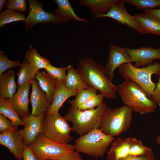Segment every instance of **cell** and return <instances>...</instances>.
<instances>
[{
  "instance_id": "cell-16",
  "label": "cell",
  "mask_w": 160,
  "mask_h": 160,
  "mask_svg": "<svg viewBox=\"0 0 160 160\" xmlns=\"http://www.w3.org/2000/svg\"><path fill=\"white\" fill-rule=\"evenodd\" d=\"M31 84L32 90L30 97L31 114L35 116L45 114L50 105L46 94L40 88L36 79L31 81Z\"/></svg>"
},
{
  "instance_id": "cell-17",
  "label": "cell",
  "mask_w": 160,
  "mask_h": 160,
  "mask_svg": "<svg viewBox=\"0 0 160 160\" xmlns=\"http://www.w3.org/2000/svg\"><path fill=\"white\" fill-rule=\"evenodd\" d=\"M134 137H117L107 151L106 160H119L129 155L130 149Z\"/></svg>"
},
{
  "instance_id": "cell-35",
  "label": "cell",
  "mask_w": 160,
  "mask_h": 160,
  "mask_svg": "<svg viewBox=\"0 0 160 160\" xmlns=\"http://www.w3.org/2000/svg\"><path fill=\"white\" fill-rule=\"evenodd\" d=\"M7 9L22 12L27 11L26 2L25 0H9L6 4Z\"/></svg>"
},
{
  "instance_id": "cell-44",
  "label": "cell",
  "mask_w": 160,
  "mask_h": 160,
  "mask_svg": "<svg viewBox=\"0 0 160 160\" xmlns=\"http://www.w3.org/2000/svg\"><path fill=\"white\" fill-rule=\"evenodd\" d=\"M57 160V159H47V160Z\"/></svg>"
},
{
  "instance_id": "cell-13",
  "label": "cell",
  "mask_w": 160,
  "mask_h": 160,
  "mask_svg": "<svg viewBox=\"0 0 160 160\" xmlns=\"http://www.w3.org/2000/svg\"><path fill=\"white\" fill-rule=\"evenodd\" d=\"M133 65L137 68L145 67L153 63V60L160 59V47L157 48L140 47L137 49L126 47Z\"/></svg>"
},
{
  "instance_id": "cell-29",
  "label": "cell",
  "mask_w": 160,
  "mask_h": 160,
  "mask_svg": "<svg viewBox=\"0 0 160 160\" xmlns=\"http://www.w3.org/2000/svg\"><path fill=\"white\" fill-rule=\"evenodd\" d=\"M25 16L21 12L15 10L7 9L0 14V27L10 23L23 21L25 19Z\"/></svg>"
},
{
  "instance_id": "cell-1",
  "label": "cell",
  "mask_w": 160,
  "mask_h": 160,
  "mask_svg": "<svg viewBox=\"0 0 160 160\" xmlns=\"http://www.w3.org/2000/svg\"><path fill=\"white\" fill-rule=\"evenodd\" d=\"M76 70L89 87L99 91L104 97H116L118 87L107 78L104 67L98 63L90 58H81L78 62Z\"/></svg>"
},
{
  "instance_id": "cell-20",
  "label": "cell",
  "mask_w": 160,
  "mask_h": 160,
  "mask_svg": "<svg viewBox=\"0 0 160 160\" xmlns=\"http://www.w3.org/2000/svg\"><path fill=\"white\" fill-rule=\"evenodd\" d=\"M35 78L40 88L46 94L48 101L51 105L57 90L56 80L45 71H38L36 75Z\"/></svg>"
},
{
  "instance_id": "cell-30",
  "label": "cell",
  "mask_w": 160,
  "mask_h": 160,
  "mask_svg": "<svg viewBox=\"0 0 160 160\" xmlns=\"http://www.w3.org/2000/svg\"><path fill=\"white\" fill-rule=\"evenodd\" d=\"M46 72L55 80L64 83L66 77L67 67L57 68L49 63L44 69Z\"/></svg>"
},
{
  "instance_id": "cell-3",
  "label": "cell",
  "mask_w": 160,
  "mask_h": 160,
  "mask_svg": "<svg viewBox=\"0 0 160 160\" xmlns=\"http://www.w3.org/2000/svg\"><path fill=\"white\" fill-rule=\"evenodd\" d=\"M118 92L125 105L140 115L154 112L157 105L138 85L125 80L118 86Z\"/></svg>"
},
{
  "instance_id": "cell-41",
  "label": "cell",
  "mask_w": 160,
  "mask_h": 160,
  "mask_svg": "<svg viewBox=\"0 0 160 160\" xmlns=\"http://www.w3.org/2000/svg\"><path fill=\"white\" fill-rule=\"evenodd\" d=\"M144 13L160 20V8L148 9L144 10Z\"/></svg>"
},
{
  "instance_id": "cell-19",
  "label": "cell",
  "mask_w": 160,
  "mask_h": 160,
  "mask_svg": "<svg viewBox=\"0 0 160 160\" xmlns=\"http://www.w3.org/2000/svg\"><path fill=\"white\" fill-rule=\"evenodd\" d=\"M117 0H80L79 4L91 9V14L95 17L92 20L107 14Z\"/></svg>"
},
{
  "instance_id": "cell-11",
  "label": "cell",
  "mask_w": 160,
  "mask_h": 160,
  "mask_svg": "<svg viewBox=\"0 0 160 160\" xmlns=\"http://www.w3.org/2000/svg\"><path fill=\"white\" fill-rule=\"evenodd\" d=\"M132 63L131 57L126 47L121 48L112 44L109 46V52L107 63L104 67L105 75L111 81L114 77V71L125 63Z\"/></svg>"
},
{
  "instance_id": "cell-15",
  "label": "cell",
  "mask_w": 160,
  "mask_h": 160,
  "mask_svg": "<svg viewBox=\"0 0 160 160\" xmlns=\"http://www.w3.org/2000/svg\"><path fill=\"white\" fill-rule=\"evenodd\" d=\"M16 128L10 132L0 134V144L7 148L18 160H23L25 144Z\"/></svg>"
},
{
  "instance_id": "cell-2",
  "label": "cell",
  "mask_w": 160,
  "mask_h": 160,
  "mask_svg": "<svg viewBox=\"0 0 160 160\" xmlns=\"http://www.w3.org/2000/svg\"><path fill=\"white\" fill-rule=\"evenodd\" d=\"M108 108L104 102L96 108L81 111L68 108L64 117L72 124V131L80 136L95 129H100L104 114Z\"/></svg>"
},
{
  "instance_id": "cell-21",
  "label": "cell",
  "mask_w": 160,
  "mask_h": 160,
  "mask_svg": "<svg viewBox=\"0 0 160 160\" xmlns=\"http://www.w3.org/2000/svg\"><path fill=\"white\" fill-rule=\"evenodd\" d=\"M15 77V73L13 70L0 75V97L5 99L10 98L16 93L17 86Z\"/></svg>"
},
{
  "instance_id": "cell-12",
  "label": "cell",
  "mask_w": 160,
  "mask_h": 160,
  "mask_svg": "<svg viewBox=\"0 0 160 160\" xmlns=\"http://www.w3.org/2000/svg\"><path fill=\"white\" fill-rule=\"evenodd\" d=\"M45 114L35 116L32 114L21 117L24 128L18 130L25 145L29 147L39 133H42V122Z\"/></svg>"
},
{
  "instance_id": "cell-32",
  "label": "cell",
  "mask_w": 160,
  "mask_h": 160,
  "mask_svg": "<svg viewBox=\"0 0 160 160\" xmlns=\"http://www.w3.org/2000/svg\"><path fill=\"white\" fill-rule=\"evenodd\" d=\"M152 149L144 145L141 141L134 137L130 147L129 155L137 156L145 155L151 151Z\"/></svg>"
},
{
  "instance_id": "cell-9",
  "label": "cell",
  "mask_w": 160,
  "mask_h": 160,
  "mask_svg": "<svg viewBox=\"0 0 160 160\" xmlns=\"http://www.w3.org/2000/svg\"><path fill=\"white\" fill-rule=\"evenodd\" d=\"M29 13L24 21L26 31L31 29L33 25L40 23H52L65 24L68 22L62 17L53 12H47L43 9V2L36 0H28Z\"/></svg>"
},
{
  "instance_id": "cell-28",
  "label": "cell",
  "mask_w": 160,
  "mask_h": 160,
  "mask_svg": "<svg viewBox=\"0 0 160 160\" xmlns=\"http://www.w3.org/2000/svg\"><path fill=\"white\" fill-rule=\"evenodd\" d=\"M97 90L95 88L89 87L87 89L79 91L74 99L68 102L71 105L70 107L73 109H77L81 105L85 103L90 99L96 95Z\"/></svg>"
},
{
  "instance_id": "cell-6",
  "label": "cell",
  "mask_w": 160,
  "mask_h": 160,
  "mask_svg": "<svg viewBox=\"0 0 160 160\" xmlns=\"http://www.w3.org/2000/svg\"><path fill=\"white\" fill-rule=\"evenodd\" d=\"M132 111L125 105L113 108H108L103 117L100 129L108 135L114 137L120 135L130 128Z\"/></svg>"
},
{
  "instance_id": "cell-25",
  "label": "cell",
  "mask_w": 160,
  "mask_h": 160,
  "mask_svg": "<svg viewBox=\"0 0 160 160\" xmlns=\"http://www.w3.org/2000/svg\"><path fill=\"white\" fill-rule=\"evenodd\" d=\"M38 72L25 59L16 73L17 85L20 86L34 79Z\"/></svg>"
},
{
  "instance_id": "cell-27",
  "label": "cell",
  "mask_w": 160,
  "mask_h": 160,
  "mask_svg": "<svg viewBox=\"0 0 160 160\" xmlns=\"http://www.w3.org/2000/svg\"><path fill=\"white\" fill-rule=\"evenodd\" d=\"M25 59L37 72L44 69L50 61L41 56L32 46L30 45L26 52Z\"/></svg>"
},
{
  "instance_id": "cell-14",
  "label": "cell",
  "mask_w": 160,
  "mask_h": 160,
  "mask_svg": "<svg viewBox=\"0 0 160 160\" xmlns=\"http://www.w3.org/2000/svg\"><path fill=\"white\" fill-rule=\"evenodd\" d=\"M31 81L19 86L17 92L12 97L6 99L21 117H26L30 115L28 95Z\"/></svg>"
},
{
  "instance_id": "cell-34",
  "label": "cell",
  "mask_w": 160,
  "mask_h": 160,
  "mask_svg": "<svg viewBox=\"0 0 160 160\" xmlns=\"http://www.w3.org/2000/svg\"><path fill=\"white\" fill-rule=\"evenodd\" d=\"M21 65L19 60L11 61L8 59L3 51H0V75L12 68L20 67Z\"/></svg>"
},
{
  "instance_id": "cell-10",
  "label": "cell",
  "mask_w": 160,
  "mask_h": 160,
  "mask_svg": "<svg viewBox=\"0 0 160 160\" xmlns=\"http://www.w3.org/2000/svg\"><path fill=\"white\" fill-rule=\"evenodd\" d=\"M125 0H117L108 12L99 16L98 18L108 17L119 23L131 28L141 34H144V31L134 16L130 15L125 7Z\"/></svg>"
},
{
  "instance_id": "cell-33",
  "label": "cell",
  "mask_w": 160,
  "mask_h": 160,
  "mask_svg": "<svg viewBox=\"0 0 160 160\" xmlns=\"http://www.w3.org/2000/svg\"><path fill=\"white\" fill-rule=\"evenodd\" d=\"M104 97L101 93L96 94L87 101L80 105L77 109L81 111L91 110L103 103Z\"/></svg>"
},
{
  "instance_id": "cell-37",
  "label": "cell",
  "mask_w": 160,
  "mask_h": 160,
  "mask_svg": "<svg viewBox=\"0 0 160 160\" xmlns=\"http://www.w3.org/2000/svg\"><path fill=\"white\" fill-rule=\"evenodd\" d=\"M119 160H156L154 154L151 152L145 155L134 156L128 155Z\"/></svg>"
},
{
  "instance_id": "cell-24",
  "label": "cell",
  "mask_w": 160,
  "mask_h": 160,
  "mask_svg": "<svg viewBox=\"0 0 160 160\" xmlns=\"http://www.w3.org/2000/svg\"><path fill=\"white\" fill-rule=\"evenodd\" d=\"M58 8L53 12L55 15L63 17L68 22L76 20L84 23L87 22L86 19L80 18L76 14L68 0H55Z\"/></svg>"
},
{
  "instance_id": "cell-7",
  "label": "cell",
  "mask_w": 160,
  "mask_h": 160,
  "mask_svg": "<svg viewBox=\"0 0 160 160\" xmlns=\"http://www.w3.org/2000/svg\"><path fill=\"white\" fill-rule=\"evenodd\" d=\"M38 160L57 159L74 151V146L54 141L39 133L29 146Z\"/></svg>"
},
{
  "instance_id": "cell-31",
  "label": "cell",
  "mask_w": 160,
  "mask_h": 160,
  "mask_svg": "<svg viewBox=\"0 0 160 160\" xmlns=\"http://www.w3.org/2000/svg\"><path fill=\"white\" fill-rule=\"evenodd\" d=\"M137 9L144 10L160 7V0H125Z\"/></svg>"
},
{
  "instance_id": "cell-22",
  "label": "cell",
  "mask_w": 160,
  "mask_h": 160,
  "mask_svg": "<svg viewBox=\"0 0 160 160\" xmlns=\"http://www.w3.org/2000/svg\"><path fill=\"white\" fill-rule=\"evenodd\" d=\"M67 71L64 84L67 89L79 91L89 87L77 70L71 65H69L67 67Z\"/></svg>"
},
{
  "instance_id": "cell-39",
  "label": "cell",
  "mask_w": 160,
  "mask_h": 160,
  "mask_svg": "<svg viewBox=\"0 0 160 160\" xmlns=\"http://www.w3.org/2000/svg\"><path fill=\"white\" fill-rule=\"evenodd\" d=\"M57 160H83L80 153L73 151L66 155L60 158Z\"/></svg>"
},
{
  "instance_id": "cell-43",
  "label": "cell",
  "mask_w": 160,
  "mask_h": 160,
  "mask_svg": "<svg viewBox=\"0 0 160 160\" xmlns=\"http://www.w3.org/2000/svg\"><path fill=\"white\" fill-rule=\"evenodd\" d=\"M156 143L158 145H160V136L157 137L156 140Z\"/></svg>"
},
{
  "instance_id": "cell-23",
  "label": "cell",
  "mask_w": 160,
  "mask_h": 160,
  "mask_svg": "<svg viewBox=\"0 0 160 160\" xmlns=\"http://www.w3.org/2000/svg\"><path fill=\"white\" fill-rule=\"evenodd\" d=\"M142 28L144 34H152L160 36V20L145 13L134 15Z\"/></svg>"
},
{
  "instance_id": "cell-40",
  "label": "cell",
  "mask_w": 160,
  "mask_h": 160,
  "mask_svg": "<svg viewBox=\"0 0 160 160\" xmlns=\"http://www.w3.org/2000/svg\"><path fill=\"white\" fill-rule=\"evenodd\" d=\"M23 160H38L36 156L29 147L25 145L23 155Z\"/></svg>"
},
{
  "instance_id": "cell-26",
  "label": "cell",
  "mask_w": 160,
  "mask_h": 160,
  "mask_svg": "<svg viewBox=\"0 0 160 160\" xmlns=\"http://www.w3.org/2000/svg\"><path fill=\"white\" fill-rule=\"evenodd\" d=\"M0 114L9 119L17 128L18 126H23L21 119L12 105L5 98L2 97H0Z\"/></svg>"
},
{
  "instance_id": "cell-38",
  "label": "cell",
  "mask_w": 160,
  "mask_h": 160,
  "mask_svg": "<svg viewBox=\"0 0 160 160\" xmlns=\"http://www.w3.org/2000/svg\"><path fill=\"white\" fill-rule=\"evenodd\" d=\"M151 97V100L157 105L160 106V75L158 81Z\"/></svg>"
},
{
  "instance_id": "cell-4",
  "label": "cell",
  "mask_w": 160,
  "mask_h": 160,
  "mask_svg": "<svg viewBox=\"0 0 160 160\" xmlns=\"http://www.w3.org/2000/svg\"><path fill=\"white\" fill-rule=\"evenodd\" d=\"M119 73L125 80H131L140 86L146 93L150 99L156 85L152 80L153 74L160 75V63L155 61L150 65L137 68L130 63H124L118 68Z\"/></svg>"
},
{
  "instance_id": "cell-18",
  "label": "cell",
  "mask_w": 160,
  "mask_h": 160,
  "mask_svg": "<svg viewBox=\"0 0 160 160\" xmlns=\"http://www.w3.org/2000/svg\"><path fill=\"white\" fill-rule=\"evenodd\" d=\"M57 81V89L54 99L46 115H49L59 113L60 108L64 102L69 97L76 96L78 91L67 89L64 83Z\"/></svg>"
},
{
  "instance_id": "cell-5",
  "label": "cell",
  "mask_w": 160,
  "mask_h": 160,
  "mask_svg": "<svg viewBox=\"0 0 160 160\" xmlns=\"http://www.w3.org/2000/svg\"><path fill=\"white\" fill-rule=\"evenodd\" d=\"M114 140V137L100 129H95L76 139L73 146L74 150L80 153L98 159L104 156Z\"/></svg>"
},
{
  "instance_id": "cell-8",
  "label": "cell",
  "mask_w": 160,
  "mask_h": 160,
  "mask_svg": "<svg viewBox=\"0 0 160 160\" xmlns=\"http://www.w3.org/2000/svg\"><path fill=\"white\" fill-rule=\"evenodd\" d=\"M68 122L65 118L59 113L45 115L42 122V134L55 142L68 144L73 138L70 134L72 128Z\"/></svg>"
},
{
  "instance_id": "cell-36",
  "label": "cell",
  "mask_w": 160,
  "mask_h": 160,
  "mask_svg": "<svg viewBox=\"0 0 160 160\" xmlns=\"http://www.w3.org/2000/svg\"><path fill=\"white\" fill-rule=\"evenodd\" d=\"M17 128L3 115L0 114V133H7Z\"/></svg>"
},
{
  "instance_id": "cell-42",
  "label": "cell",
  "mask_w": 160,
  "mask_h": 160,
  "mask_svg": "<svg viewBox=\"0 0 160 160\" xmlns=\"http://www.w3.org/2000/svg\"><path fill=\"white\" fill-rule=\"evenodd\" d=\"M6 0H0V12H1L4 7V5L6 4Z\"/></svg>"
}]
</instances>
